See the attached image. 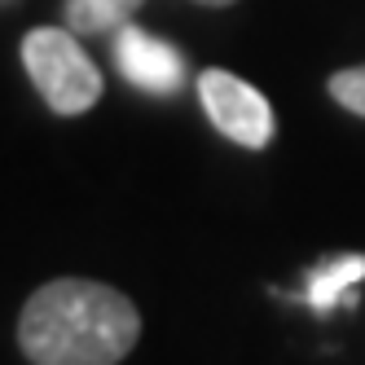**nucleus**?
<instances>
[{"instance_id": "7", "label": "nucleus", "mask_w": 365, "mask_h": 365, "mask_svg": "<svg viewBox=\"0 0 365 365\" xmlns=\"http://www.w3.org/2000/svg\"><path fill=\"white\" fill-rule=\"evenodd\" d=\"M330 97H334L344 110H352V115L365 119V66L334 71V75H330Z\"/></svg>"}, {"instance_id": "2", "label": "nucleus", "mask_w": 365, "mask_h": 365, "mask_svg": "<svg viewBox=\"0 0 365 365\" xmlns=\"http://www.w3.org/2000/svg\"><path fill=\"white\" fill-rule=\"evenodd\" d=\"M22 66L53 115H84L101 101V71L66 27H36L22 40Z\"/></svg>"}, {"instance_id": "4", "label": "nucleus", "mask_w": 365, "mask_h": 365, "mask_svg": "<svg viewBox=\"0 0 365 365\" xmlns=\"http://www.w3.org/2000/svg\"><path fill=\"white\" fill-rule=\"evenodd\" d=\"M115 62L123 71L128 84H137L150 97H168L180 88L185 80V66H180V53L172 44L154 40L150 31H141L137 22H123L119 36H115Z\"/></svg>"}, {"instance_id": "1", "label": "nucleus", "mask_w": 365, "mask_h": 365, "mask_svg": "<svg viewBox=\"0 0 365 365\" xmlns=\"http://www.w3.org/2000/svg\"><path fill=\"white\" fill-rule=\"evenodd\" d=\"M137 304L88 277L44 282L18 317V348L36 365H115L137 348Z\"/></svg>"}, {"instance_id": "8", "label": "nucleus", "mask_w": 365, "mask_h": 365, "mask_svg": "<svg viewBox=\"0 0 365 365\" xmlns=\"http://www.w3.org/2000/svg\"><path fill=\"white\" fill-rule=\"evenodd\" d=\"M198 5H212V9H225V5H233V0H198Z\"/></svg>"}, {"instance_id": "5", "label": "nucleus", "mask_w": 365, "mask_h": 365, "mask_svg": "<svg viewBox=\"0 0 365 365\" xmlns=\"http://www.w3.org/2000/svg\"><path fill=\"white\" fill-rule=\"evenodd\" d=\"M365 277V255H339V259H330V264H322L317 273H308V291H304V299L312 304V308H334V304H344V299H352L348 291Z\"/></svg>"}, {"instance_id": "6", "label": "nucleus", "mask_w": 365, "mask_h": 365, "mask_svg": "<svg viewBox=\"0 0 365 365\" xmlns=\"http://www.w3.org/2000/svg\"><path fill=\"white\" fill-rule=\"evenodd\" d=\"M145 0H71L66 5V27L75 36H101V31H119L123 22H133V14Z\"/></svg>"}, {"instance_id": "3", "label": "nucleus", "mask_w": 365, "mask_h": 365, "mask_svg": "<svg viewBox=\"0 0 365 365\" xmlns=\"http://www.w3.org/2000/svg\"><path fill=\"white\" fill-rule=\"evenodd\" d=\"M198 97H202V110L212 119L229 141H238L247 150H264L277 133V119H273V106L264 101L255 84L238 80L233 71H202L198 75Z\"/></svg>"}]
</instances>
